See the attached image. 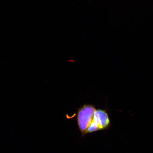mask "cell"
<instances>
[{"label": "cell", "mask_w": 153, "mask_h": 153, "mask_svg": "<svg viewBox=\"0 0 153 153\" xmlns=\"http://www.w3.org/2000/svg\"><path fill=\"white\" fill-rule=\"evenodd\" d=\"M95 110L93 105L87 104L83 105L78 111L77 123L82 134H85L86 131L92 121Z\"/></svg>", "instance_id": "1"}, {"label": "cell", "mask_w": 153, "mask_h": 153, "mask_svg": "<svg viewBox=\"0 0 153 153\" xmlns=\"http://www.w3.org/2000/svg\"><path fill=\"white\" fill-rule=\"evenodd\" d=\"M94 114L98 122L99 131L108 129L111 126L109 117L106 111L96 110Z\"/></svg>", "instance_id": "2"}]
</instances>
